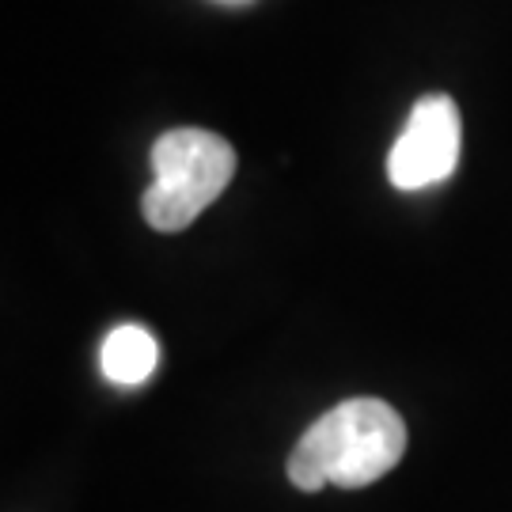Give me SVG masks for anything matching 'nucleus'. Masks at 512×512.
Wrapping results in <instances>:
<instances>
[{
  "label": "nucleus",
  "mask_w": 512,
  "mask_h": 512,
  "mask_svg": "<svg viewBox=\"0 0 512 512\" xmlns=\"http://www.w3.org/2000/svg\"><path fill=\"white\" fill-rule=\"evenodd\" d=\"M220 4H251V0H220Z\"/></svg>",
  "instance_id": "39448f33"
},
{
  "label": "nucleus",
  "mask_w": 512,
  "mask_h": 512,
  "mask_svg": "<svg viewBox=\"0 0 512 512\" xmlns=\"http://www.w3.org/2000/svg\"><path fill=\"white\" fill-rule=\"evenodd\" d=\"M148 160L152 186L141 198V213L156 232L190 228L236 175V148L213 129H167Z\"/></svg>",
  "instance_id": "f03ea898"
},
{
  "label": "nucleus",
  "mask_w": 512,
  "mask_h": 512,
  "mask_svg": "<svg viewBox=\"0 0 512 512\" xmlns=\"http://www.w3.org/2000/svg\"><path fill=\"white\" fill-rule=\"evenodd\" d=\"M463 145V118L452 95H425L410 110L399 141L387 152V179L395 190H425L452 179Z\"/></svg>",
  "instance_id": "7ed1b4c3"
},
{
  "label": "nucleus",
  "mask_w": 512,
  "mask_h": 512,
  "mask_svg": "<svg viewBox=\"0 0 512 512\" xmlns=\"http://www.w3.org/2000/svg\"><path fill=\"white\" fill-rule=\"evenodd\" d=\"M99 361H103V376L110 384L137 387L145 384L148 376L156 372V365H160V346H156V338L145 327L118 323L103 338V357Z\"/></svg>",
  "instance_id": "20e7f679"
},
{
  "label": "nucleus",
  "mask_w": 512,
  "mask_h": 512,
  "mask_svg": "<svg viewBox=\"0 0 512 512\" xmlns=\"http://www.w3.org/2000/svg\"><path fill=\"white\" fill-rule=\"evenodd\" d=\"M406 452V421L384 399H346L311 421L289 456V482L304 494L323 486L361 490L399 467Z\"/></svg>",
  "instance_id": "f257e3e1"
}]
</instances>
